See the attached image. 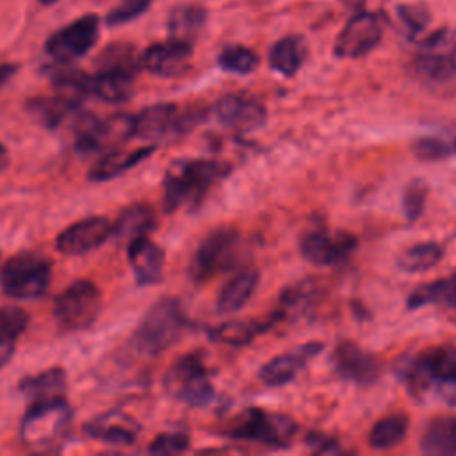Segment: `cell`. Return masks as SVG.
Listing matches in <instances>:
<instances>
[{"instance_id":"cell-1","label":"cell","mask_w":456,"mask_h":456,"mask_svg":"<svg viewBox=\"0 0 456 456\" xmlns=\"http://www.w3.org/2000/svg\"><path fill=\"white\" fill-rule=\"evenodd\" d=\"M230 166L214 159H180L164 176V210L198 207L214 183L230 173Z\"/></svg>"},{"instance_id":"cell-2","label":"cell","mask_w":456,"mask_h":456,"mask_svg":"<svg viewBox=\"0 0 456 456\" xmlns=\"http://www.w3.org/2000/svg\"><path fill=\"white\" fill-rule=\"evenodd\" d=\"M73 420V410L64 397L30 403L20 424L21 444L28 449L48 452L59 451Z\"/></svg>"},{"instance_id":"cell-3","label":"cell","mask_w":456,"mask_h":456,"mask_svg":"<svg viewBox=\"0 0 456 456\" xmlns=\"http://www.w3.org/2000/svg\"><path fill=\"white\" fill-rule=\"evenodd\" d=\"M403 381L413 394H424L429 388L451 404H456V349L449 346L431 347L415 356L399 369Z\"/></svg>"},{"instance_id":"cell-4","label":"cell","mask_w":456,"mask_h":456,"mask_svg":"<svg viewBox=\"0 0 456 456\" xmlns=\"http://www.w3.org/2000/svg\"><path fill=\"white\" fill-rule=\"evenodd\" d=\"M187 317L182 303L175 297L159 299L142 317L134 331V346L150 356L169 349L185 331Z\"/></svg>"},{"instance_id":"cell-5","label":"cell","mask_w":456,"mask_h":456,"mask_svg":"<svg viewBox=\"0 0 456 456\" xmlns=\"http://www.w3.org/2000/svg\"><path fill=\"white\" fill-rule=\"evenodd\" d=\"M244 244V239L235 228H217L210 232L191 258L189 276L196 283H203L223 271L237 267L246 255Z\"/></svg>"},{"instance_id":"cell-6","label":"cell","mask_w":456,"mask_h":456,"mask_svg":"<svg viewBox=\"0 0 456 456\" xmlns=\"http://www.w3.org/2000/svg\"><path fill=\"white\" fill-rule=\"evenodd\" d=\"M52 281V264L39 253H20L0 267V287L12 299H37Z\"/></svg>"},{"instance_id":"cell-7","label":"cell","mask_w":456,"mask_h":456,"mask_svg":"<svg viewBox=\"0 0 456 456\" xmlns=\"http://www.w3.org/2000/svg\"><path fill=\"white\" fill-rule=\"evenodd\" d=\"M296 433L297 426L290 417L258 408L244 410L226 429L230 438L274 449L287 447Z\"/></svg>"},{"instance_id":"cell-8","label":"cell","mask_w":456,"mask_h":456,"mask_svg":"<svg viewBox=\"0 0 456 456\" xmlns=\"http://www.w3.org/2000/svg\"><path fill=\"white\" fill-rule=\"evenodd\" d=\"M130 137H134V116L114 114L102 119L82 110L75 114L73 142L78 153L91 155L112 150Z\"/></svg>"},{"instance_id":"cell-9","label":"cell","mask_w":456,"mask_h":456,"mask_svg":"<svg viewBox=\"0 0 456 456\" xmlns=\"http://www.w3.org/2000/svg\"><path fill=\"white\" fill-rule=\"evenodd\" d=\"M164 388L176 401L194 408L207 406L214 397L208 370L198 354H183L175 360L166 370Z\"/></svg>"},{"instance_id":"cell-10","label":"cell","mask_w":456,"mask_h":456,"mask_svg":"<svg viewBox=\"0 0 456 456\" xmlns=\"http://www.w3.org/2000/svg\"><path fill=\"white\" fill-rule=\"evenodd\" d=\"M100 312V290L89 280H77L53 301V319L64 331L89 328Z\"/></svg>"},{"instance_id":"cell-11","label":"cell","mask_w":456,"mask_h":456,"mask_svg":"<svg viewBox=\"0 0 456 456\" xmlns=\"http://www.w3.org/2000/svg\"><path fill=\"white\" fill-rule=\"evenodd\" d=\"M415 69L424 80L435 84L456 78V27H444L420 41Z\"/></svg>"},{"instance_id":"cell-12","label":"cell","mask_w":456,"mask_h":456,"mask_svg":"<svg viewBox=\"0 0 456 456\" xmlns=\"http://www.w3.org/2000/svg\"><path fill=\"white\" fill-rule=\"evenodd\" d=\"M100 37V18L93 12L84 14L62 28L55 30L45 43L46 53L53 62H73L84 57Z\"/></svg>"},{"instance_id":"cell-13","label":"cell","mask_w":456,"mask_h":456,"mask_svg":"<svg viewBox=\"0 0 456 456\" xmlns=\"http://www.w3.org/2000/svg\"><path fill=\"white\" fill-rule=\"evenodd\" d=\"M383 37V20L376 12H356L340 30L333 53L340 59H358L370 53Z\"/></svg>"},{"instance_id":"cell-14","label":"cell","mask_w":456,"mask_h":456,"mask_svg":"<svg viewBox=\"0 0 456 456\" xmlns=\"http://www.w3.org/2000/svg\"><path fill=\"white\" fill-rule=\"evenodd\" d=\"M194 116L182 112L175 103H155L134 116V137L159 141L175 137L192 126Z\"/></svg>"},{"instance_id":"cell-15","label":"cell","mask_w":456,"mask_h":456,"mask_svg":"<svg viewBox=\"0 0 456 456\" xmlns=\"http://www.w3.org/2000/svg\"><path fill=\"white\" fill-rule=\"evenodd\" d=\"M356 248V237L346 230H310L301 237V255L315 265H335Z\"/></svg>"},{"instance_id":"cell-16","label":"cell","mask_w":456,"mask_h":456,"mask_svg":"<svg viewBox=\"0 0 456 456\" xmlns=\"http://www.w3.org/2000/svg\"><path fill=\"white\" fill-rule=\"evenodd\" d=\"M217 121L235 132H253L267 119L264 103L249 94L230 93L217 100L214 107Z\"/></svg>"},{"instance_id":"cell-17","label":"cell","mask_w":456,"mask_h":456,"mask_svg":"<svg viewBox=\"0 0 456 456\" xmlns=\"http://www.w3.org/2000/svg\"><path fill=\"white\" fill-rule=\"evenodd\" d=\"M331 360L335 372L346 381L356 385H370L378 379L381 372L379 360L351 340L340 342L335 347Z\"/></svg>"},{"instance_id":"cell-18","label":"cell","mask_w":456,"mask_h":456,"mask_svg":"<svg viewBox=\"0 0 456 456\" xmlns=\"http://www.w3.org/2000/svg\"><path fill=\"white\" fill-rule=\"evenodd\" d=\"M112 233V223L93 216L80 219L62 230L55 239V248L64 255H82L102 246Z\"/></svg>"},{"instance_id":"cell-19","label":"cell","mask_w":456,"mask_h":456,"mask_svg":"<svg viewBox=\"0 0 456 456\" xmlns=\"http://www.w3.org/2000/svg\"><path fill=\"white\" fill-rule=\"evenodd\" d=\"M191 55L192 45L167 37L166 41L150 45L141 53V66L157 77H178L187 69Z\"/></svg>"},{"instance_id":"cell-20","label":"cell","mask_w":456,"mask_h":456,"mask_svg":"<svg viewBox=\"0 0 456 456\" xmlns=\"http://www.w3.org/2000/svg\"><path fill=\"white\" fill-rule=\"evenodd\" d=\"M321 351L322 344L317 340L297 346L296 349L278 354L271 358L267 363H264L258 370V378L267 387H283L285 383L292 381L297 376V372Z\"/></svg>"},{"instance_id":"cell-21","label":"cell","mask_w":456,"mask_h":456,"mask_svg":"<svg viewBox=\"0 0 456 456\" xmlns=\"http://www.w3.org/2000/svg\"><path fill=\"white\" fill-rule=\"evenodd\" d=\"M128 264L139 285H153L162 280L164 273V249L148 239V235L139 237L126 244Z\"/></svg>"},{"instance_id":"cell-22","label":"cell","mask_w":456,"mask_h":456,"mask_svg":"<svg viewBox=\"0 0 456 456\" xmlns=\"http://www.w3.org/2000/svg\"><path fill=\"white\" fill-rule=\"evenodd\" d=\"M84 431L103 444L132 445L137 438L139 426L132 417L121 411H107L91 419L84 426Z\"/></svg>"},{"instance_id":"cell-23","label":"cell","mask_w":456,"mask_h":456,"mask_svg":"<svg viewBox=\"0 0 456 456\" xmlns=\"http://www.w3.org/2000/svg\"><path fill=\"white\" fill-rule=\"evenodd\" d=\"M155 151V146H139L134 150H123V148H112L102 159H98L93 167L87 173V178L91 182H107L112 178H118L125 171L135 167L139 162L148 159Z\"/></svg>"},{"instance_id":"cell-24","label":"cell","mask_w":456,"mask_h":456,"mask_svg":"<svg viewBox=\"0 0 456 456\" xmlns=\"http://www.w3.org/2000/svg\"><path fill=\"white\" fill-rule=\"evenodd\" d=\"M157 224L155 210L148 203H132L121 210L116 223L112 224V233L116 242L130 244L132 240L148 235Z\"/></svg>"},{"instance_id":"cell-25","label":"cell","mask_w":456,"mask_h":456,"mask_svg":"<svg viewBox=\"0 0 456 456\" xmlns=\"http://www.w3.org/2000/svg\"><path fill=\"white\" fill-rule=\"evenodd\" d=\"M46 71L55 94L77 105H82L86 96L91 94V75L80 68H75L69 62H53Z\"/></svg>"},{"instance_id":"cell-26","label":"cell","mask_w":456,"mask_h":456,"mask_svg":"<svg viewBox=\"0 0 456 456\" xmlns=\"http://www.w3.org/2000/svg\"><path fill=\"white\" fill-rule=\"evenodd\" d=\"M260 281V274L255 269L240 271L224 283L216 299L217 314H235L248 305Z\"/></svg>"},{"instance_id":"cell-27","label":"cell","mask_w":456,"mask_h":456,"mask_svg":"<svg viewBox=\"0 0 456 456\" xmlns=\"http://www.w3.org/2000/svg\"><path fill=\"white\" fill-rule=\"evenodd\" d=\"M66 372L62 367H50L34 376H27L20 381L18 390L30 399V403L50 401L57 397H64L66 392Z\"/></svg>"},{"instance_id":"cell-28","label":"cell","mask_w":456,"mask_h":456,"mask_svg":"<svg viewBox=\"0 0 456 456\" xmlns=\"http://www.w3.org/2000/svg\"><path fill=\"white\" fill-rule=\"evenodd\" d=\"M27 110L41 126L53 130L59 128L68 118L78 114L82 110V105H77L53 93L52 96L30 98L27 102Z\"/></svg>"},{"instance_id":"cell-29","label":"cell","mask_w":456,"mask_h":456,"mask_svg":"<svg viewBox=\"0 0 456 456\" xmlns=\"http://www.w3.org/2000/svg\"><path fill=\"white\" fill-rule=\"evenodd\" d=\"M420 451L429 456L456 454V417H436L428 422L420 436Z\"/></svg>"},{"instance_id":"cell-30","label":"cell","mask_w":456,"mask_h":456,"mask_svg":"<svg viewBox=\"0 0 456 456\" xmlns=\"http://www.w3.org/2000/svg\"><path fill=\"white\" fill-rule=\"evenodd\" d=\"M94 68L96 71H116V73L137 77V73L142 69L141 53L132 43H126V41L110 43L94 59Z\"/></svg>"},{"instance_id":"cell-31","label":"cell","mask_w":456,"mask_h":456,"mask_svg":"<svg viewBox=\"0 0 456 456\" xmlns=\"http://www.w3.org/2000/svg\"><path fill=\"white\" fill-rule=\"evenodd\" d=\"M267 59L276 73L294 77L306 59V43L299 36H285L271 46Z\"/></svg>"},{"instance_id":"cell-32","label":"cell","mask_w":456,"mask_h":456,"mask_svg":"<svg viewBox=\"0 0 456 456\" xmlns=\"http://www.w3.org/2000/svg\"><path fill=\"white\" fill-rule=\"evenodd\" d=\"M207 12L200 5H178L169 12L167 34L171 39L192 45L203 28Z\"/></svg>"},{"instance_id":"cell-33","label":"cell","mask_w":456,"mask_h":456,"mask_svg":"<svg viewBox=\"0 0 456 456\" xmlns=\"http://www.w3.org/2000/svg\"><path fill=\"white\" fill-rule=\"evenodd\" d=\"M445 305L456 310V274L435 280L417 287L406 299L410 310L422 308L428 305Z\"/></svg>"},{"instance_id":"cell-34","label":"cell","mask_w":456,"mask_h":456,"mask_svg":"<svg viewBox=\"0 0 456 456\" xmlns=\"http://www.w3.org/2000/svg\"><path fill=\"white\" fill-rule=\"evenodd\" d=\"M135 77L116 71H96L91 77V94L107 103L126 102L134 93Z\"/></svg>"},{"instance_id":"cell-35","label":"cell","mask_w":456,"mask_h":456,"mask_svg":"<svg viewBox=\"0 0 456 456\" xmlns=\"http://www.w3.org/2000/svg\"><path fill=\"white\" fill-rule=\"evenodd\" d=\"M408 433V417L403 413H390L378 422L369 431V445L376 451H388L397 447Z\"/></svg>"},{"instance_id":"cell-36","label":"cell","mask_w":456,"mask_h":456,"mask_svg":"<svg viewBox=\"0 0 456 456\" xmlns=\"http://www.w3.org/2000/svg\"><path fill=\"white\" fill-rule=\"evenodd\" d=\"M444 258V248L436 242H419L406 248L397 256V267L404 273H424Z\"/></svg>"},{"instance_id":"cell-37","label":"cell","mask_w":456,"mask_h":456,"mask_svg":"<svg viewBox=\"0 0 456 456\" xmlns=\"http://www.w3.org/2000/svg\"><path fill=\"white\" fill-rule=\"evenodd\" d=\"M264 322L258 321H228L219 326H216L210 331L212 340L219 344H228V346H246L249 344L264 328Z\"/></svg>"},{"instance_id":"cell-38","label":"cell","mask_w":456,"mask_h":456,"mask_svg":"<svg viewBox=\"0 0 456 456\" xmlns=\"http://www.w3.org/2000/svg\"><path fill=\"white\" fill-rule=\"evenodd\" d=\"M217 64L221 66V69H224L228 73L248 75L258 66V55L248 46H240V45L226 46L219 53Z\"/></svg>"},{"instance_id":"cell-39","label":"cell","mask_w":456,"mask_h":456,"mask_svg":"<svg viewBox=\"0 0 456 456\" xmlns=\"http://www.w3.org/2000/svg\"><path fill=\"white\" fill-rule=\"evenodd\" d=\"M428 200V185L420 178H413L403 191V212L408 221H415L422 216Z\"/></svg>"},{"instance_id":"cell-40","label":"cell","mask_w":456,"mask_h":456,"mask_svg":"<svg viewBox=\"0 0 456 456\" xmlns=\"http://www.w3.org/2000/svg\"><path fill=\"white\" fill-rule=\"evenodd\" d=\"M28 324V315L18 306H0V340L16 342Z\"/></svg>"},{"instance_id":"cell-41","label":"cell","mask_w":456,"mask_h":456,"mask_svg":"<svg viewBox=\"0 0 456 456\" xmlns=\"http://www.w3.org/2000/svg\"><path fill=\"white\" fill-rule=\"evenodd\" d=\"M153 0H121L114 9H110L105 16V23L109 27H119L134 21L141 14H144Z\"/></svg>"},{"instance_id":"cell-42","label":"cell","mask_w":456,"mask_h":456,"mask_svg":"<svg viewBox=\"0 0 456 456\" xmlns=\"http://www.w3.org/2000/svg\"><path fill=\"white\" fill-rule=\"evenodd\" d=\"M189 447V436L180 431L160 433L155 436L148 447L153 454H180Z\"/></svg>"},{"instance_id":"cell-43","label":"cell","mask_w":456,"mask_h":456,"mask_svg":"<svg viewBox=\"0 0 456 456\" xmlns=\"http://www.w3.org/2000/svg\"><path fill=\"white\" fill-rule=\"evenodd\" d=\"M397 14L410 36L422 32L426 28V25L429 23V12L424 5H411V4L399 5Z\"/></svg>"},{"instance_id":"cell-44","label":"cell","mask_w":456,"mask_h":456,"mask_svg":"<svg viewBox=\"0 0 456 456\" xmlns=\"http://www.w3.org/2000/svg\"><path fill=\"white\" fill-rule=\"evenodd\" d=\"M411 150L420 160H438L449 153L447 142L438 137H420L413 142Z\"/></svg>"},{"instance_id":"cell-45","label":"cell","mask_w":456,"mask_h":456,"mask_svg":"<svg viewBox=\"0 0 456 456\" xmlns=\"http://www.w3.org/2000/svg\"><path fill=\"white\" fill-rule=\"evenodd\" d=\"M14 351H16V342H4V340H0V369L9 363V360L12 358Z\"/></svg>"},{"instance_id":"cell-46","label":"cell","mask_w":456,"mask_h":456,"mask_svg":"<svg viewBox=\"0 0 456 456\" xmlns=\"http://www.w3.org/2000/svg\"><path fill=\"white\" fill-rule=\"evenodd\" d=\"M18 71V64L14 62H2L0 64V87L5 86Z\"/></svg>"},{"instance_id":"cell-47","label":"cell","mask_w":456,"mask_h":456,"mask_svg":"<svg viewBox=\"0 0 456 456\" xmlns=\"http://www.w3.org/2000/svg\"><path fill=\"white\" fill-rule=\"evenodd\" d=\"M7 164H9V151H7L5 144L0 141V173L7 167Z\"/></svg>"},{"instance_id":"cell-48","label":"cell","mask_w":456,"mask_h":456,"mask_svg":"<svg viewBox=\"0 0 456 456\" xmlns=\"http://www.w3.org/2000/svg\"><path fill=\"white\" fill-rule=\"evenodd\" d=\"M39 4H43V5H52V4H55L57 0H37Z\"/></svg>"},{"instance_id":"cell-49","label":"cell","mask_w":456,"mask_h":456,"mask_svg":"<svg viewBox=\"0 0 456 456\" xmlns=\"http://www.w3.org/2000/svg\"><path fill=\"white\" fill-rule=\"evenodd\" d=\"M346 2H349V4H353V2H356V0H346Z\"/></svg>"},{"instance_id":"cell-50","label":"cell","mask_w":456,"mask_h":456,"mask_svg":"<svg viewBox=\"0 0 456 456\" xmlns=\"http://www.w3.org/2000/svg\"><path fill=\"white\" fill-rule=\"evenodd\" d=\"M454 150H456V142H454Z\"/></svg>"}]
</instances>
